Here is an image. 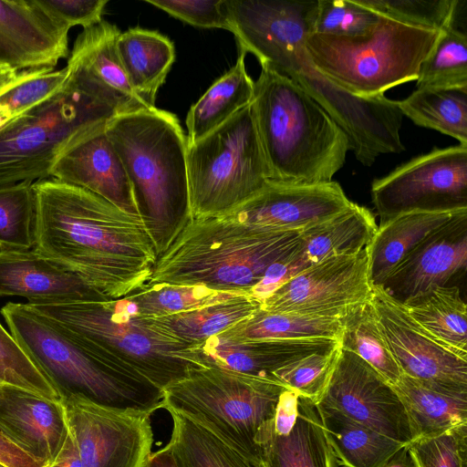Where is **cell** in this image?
<instances>
[{
	"label": "cell",
	"instance_id": "cell-1",
	"mask_svg": "<svg viewBox=\"0 0 467 467\" xmlns=\"http://www.w3.org/2000/svg\"><path fill=\"white\" fill-rule=\"evenodd\" d=\"M34 249L109 299L148 284L157 253L143 221L78 186L47 178L33 183Z\"/></svg>",
	"mask_w": 467,
	"mask_h": 467
},
{
	"label": "cell",
	"instance_id": "cell-2",
	"mask_svg": "<svg viewBox=\"0 0 467 467\" xmlns=\"http://www.w3.org/2000/svg\"><path fill=\"white\" fill-rule=\"evenodd\" d=\"M26 305L98 360L161 389L204 365L191 344L125 298Z\"/></svg>",
	"mask_w": 467,
	"mask_h": 467
},
{
	"label": "cell",
	"instance_id": "cell-3",
	"mask_svg": "<svg viewBox=\"0 0 467 467\" xmlns=\"http://www.w3.org/2000/svg\"><path fill=\"white\" fill-rule=\"evenodd\" d=\"M105 132L159 256L190 221L187 137L174 114L156 107L118 115Z\"/></svg>",
	"mask_w": 467,
	"mask_h": 467
},
{
	"label": "cell",
	"instance_id": "cell-4",
	"mask_svg": "<svg viewBox=\"0 0 467 467\" xmlns=\"http://www.w3.org/2000/svg\"><path fill=\"white\" fill-rule=\"evenodd\" d=\"M250 105L272 181L328 182L345 164L346 134L287 76L261 66Z\"/></svg>",
	"mask_w": 467,
	"mask_h": 467
},
{
	"label": "cell",
	"instance_id": "cell-5",
	"mask_svg": "<svg viewBox=\"0 0 467 467\" xmlns=\"http://www.w3.org/2000/svg\"><path fill=\"white\" fill-rule=\"evenodd\" d=\"M298 240L299 232L267 231L227 215L192 219L158 256L148 284L250 295Z\"/></svg>",
	"mask_w": 467,
	"mask_h": 467
},
{
	"label": "cell",
	"instance_id": "cell-6",
	"mask_svg": "<svg viewBox=\"0 0 467 467\" xmlns=\"http://www.w3.org/2000/svg\"><path fill=\"white\" fill-rule=\"evenodd\" d=\"M1 314L10 334L62 397L78 394L111 408L153 413L162 389L98 360L26 304L8 302Z\"/></svg>",
	"mask_w": 467,
	"mask_h": 467
},
{
	"label": "cell",
	"instance_id": "cell-7",
	"mask_svg": "<svg viewBox=\"0 0 467 467\" xmlns=\"http://www.w3.org/2000/svg\"><path fill=\"white\" fill-rule=\"evenodd\" d=\"M440 32L381 16L365 35L313 33L304 47L315 68L332 82L355 96L373 98L417 80L420 65L434 47Z\"/></svg>",
	"mask_w": 467,
	"mask_h": 467
},
{
	"label": "cell",
	"instance_id": "cell-8",
	"mask_svg": "<svg viewBox=\"0 0 467 467\" xmlns=\"http://www.w3.org/2000/svg\"><path fill=\"white\" fill-rule=\"evenodd\" d=\"M118 115L69 79L56 98L0 129V187L51 178L62 156Z\"/></svg>",
	"mask_w": 467,
	"mask_h": 467
},
{
	"label": "cell",
	"instance_id": "cell-9",
	"mask_svg": "<svg viewBox=\"0 0 467 467\" xmlns=\"http://www.w3.org/2000/svg\"><path fill=\"white\" fill-rule=\"evenodd\" d=\"M286 389L275 379L203 365L192 368L162 389V409L206 423L261 460L256 435L274 419L280 396Z\"/></svg>",
	"mask_w": 467,
	"mask_h": 467
},
{
	"label": "cell",
	"instance_id": "cell-10",
	"mask_svg": "<svg viewBox=\"0 0 467 467\" xmlns=\"http://www.w3.org/2000/svg\"><path fill=\"white\" fill-rule=\"evenodd\" d=\"M190 220L227 213L270 181L251 105L188 144Z\"/></svg>",
	"mask_w": 467,
	"mask_h": 467
},
{
	"label": "cell",
	"instance_id": "cell-11",
	"mask_svg": "<svg viewBox=\"0 0 467 467\" xmlns=\"http://www.w3.org/2000/svg\"><path fill=\"white\" fill-rule=\"evenodd\" d=\"M285 75L306 91L343 130L350 150L364 166H370L381 154L405 150L400 135L404 116L397 100L384 95L361 98L349 93L315 68L304 46Z\"/></svg>",
	"mask_w": 467,
	"mask_h": 467
},
{
	"label": "cell",
	"instance_id": "cell-12",
	"mask_svg": "<svg viewBox=\"0 0 467 467\" xmlns=\"http://www.w3.org/2000/svg\"><path fill=\"white\" fill-rule=\"evenodd\" d=\"M381 223L413 211L467 209V145L434 148L371 183Z\"/></svg>",
	"mask_w": 467,
	"mask_h": 467
},
{
	"label": "cell",
	"instance_id": "cell-13",
	"mask_svg": "<svg viewBox=\"0 0 467 467\" xmlns=\"http://www.w3.org/2000/svg\"><path fill=\"white\" fill-rule=\"evenodd\" d=\"M62 402L83 467H143L151 454V413L103 406L71 394Z\"/></svg>",
	"mask_w": 467,
	"mask_h": 467
},
{
	"label": "cell",
	"instance_id": "cell-14",
	"mask_svg": "<svg viewBox=\"0 0 467 467\" xmlns=\"http://www.w3.org/2000/svg\"><path fill=\"white\" fill-rule=\"evenodd\" d=\"M223 8L240 51L285 75L314 33L317 1L224 0Z\"/></svg>",
	"mask_w": 467,
	"mask_h": 467
},
{
	"label": "cell",
	"instance_id": "cell-15",
	"mask_svg": "<svg viewBox=\"0 0 467 467\" xmlns=\"http://www.w3.org/2000/svg\"><path fill=\"white\" fill-rule=\"evenodd\" d=\"M371 295L363 249L325 259L301 272L265 297L261 309L341 318Z\"/></svg>",
	"mask_w": 467,
	"mask_h": 467
},
{
	"label": "cell",
	"instance_id": "cell-16",
	"mask_svg": "<svg viewBox=\"0 0 467 467\" xmlns=\"http://www.w3.org/2000/svg\"><path fill=\"white\" fill-rule=\"evenodd\" d=\"M379 324L402 374L443 393L467 397V360L429 335L381 285H372Z\"/></svg>",
	"mask_w": 467,
	"mask_h": 467
},
{
	"label": "cell",
	"instance_id": "cell-17",
	"mask_svg": "<svg viewBox=\"0 0 467 467\" xmlns=\"http://www.w3.org/2000/svg\"><path fill=\"white\" fill-rule=\"evenodd\" d=\"M317 404L336 409L403 444L412 441L408 415L392 385L348 350L341 348L328 384Z\"/></svg>",
	"mask_w": 467,
	"mask_h": 467
},
{
	"label": "cell",
	"instance_id": "cell-18",
	"mask_svg": "<svg viewBox=\"0 0 467 467\" xmlns=\"http://www.w3.org/2000/svg\"><path fill=\"white\" fill-rule=\"evenodd\" d=\"M337 182L296 184L268 182L225 214L241 223L272 232H299L352 205Z\"/></svg>",
	"mask_w": 467,
	"mask_h": 467
},
{
	"label": "cell",
	"instance_id": "cell-19",
	"mask_svg": "<svg viewBox=\"0 0 467 467\" xmlns=\"http://www.w3.org/2000/svg\"><path fill=\"white\" fill-rule=\"evenodd\" d=\"M255 443L265 467H337L317 404L288 389Z\"/></svg>",
	"mask_w": 467,
	"mask_h": 467
},
{
	"label": "cell",
	"instance_id": "cell-20",
	"mask_svg": "<svg viewBox=\"0 0 467 467\" xmlns=\"http://www.w3.org/2000/svg\"><path fill=\"white\" fill-rule=\"evenodd\" d=\"M120 33L117 26L105 20L83 29L67 57L69 79L78 89L119 114L150 109L133 90L121 64L117 50Z\"/></svg>",
	"mask_w": 467,
	"mask_h": 467
},
{
	"label": "cell",
	"instance_id": "cell-21",
	"mask_svg": "<svg viewBox=\"0 0 467 467\" xmlns=\"http://www.w3.org/2000/svg\"><path fill=\"white\" fill-rule=\"evenodd\" d=\"M467 266V209L430 233L391 271L383 289L404 303L436 286L447 285Z\"/></svg>",
	"mask_w": 467,
	"mask_h": 467
},
{
	"label": "cell",
	"instance_id": "cell-22",
	"mask_svg": "<svg viewBox=\"0 0 467 467\" xmlns=\"http://www.w3.org/2000/svg\"><path fill=\"white\" fill-rule=\"evenodd\" d=\"M68 32L36 0H0V62L18 72L55 69L69 56Z\"/></svg>",
	"mask_w": 467,
	"mask_h": 467
},
{
	"label": "cell",
	"instance_id": "cell-23",
	"mask_svg": "<svg viewBox=\"0 0 467 467\" xmlns=\"http://www.w3.org/2000/svg\"><path fill=\"white\" fill-rule=\"evenodd\" d=\"M377 229L372 213L353 202L333 217L299 231L296 246L269 268L267 285L275 290L325 259L365 249Z\"/></svg>",
	"mask_w": 467,
	"mask_h": 467
},
{
	"label": "cell",
	"instance_id": "cell-24",
	"mask_svg": "<svg viewBox=\"0 0 467 467\" xmlns=\"http://www.w3.org/2000/svg\"><path fill=\"white\" fill-rule=\"evenodd\" d=\"M0 431L43 466L52 463L69 434L62 400L0 384Z\"/></svg>",
	"mask_w": 467,
	"mask_h": 467
},
{
	"label": "cell",
	"instance_id": "cell-25",
	"mask_svg": "<svg viewBox=\"0 0 467 467\" xmlns=\"http://www.w3.org/2000/svg\"><path fill=\"white\" fill-rule=\"evenodd\" d=\"M0 296L24 297L28 305L109 299L34 248L0 251Z\"/></svg>",
	"mask_w": 467,
	"mask_h": 467
},
{
	"label": "cell",
	"instance_id": "cell-26",
	"mask_svg": "<svg viewBox=\"0 0 467 467\" xmlns=\"http://www.w3.org/2000/svg\"><path fill=\"white\" fill-rule=\"evenodd\" d=\"M51 177L84 188L124 213L141 219L123 164L105 130L62 156Z\"/></svg>",
	"mask_w": 467,
	"mask_h": 467
},
{
	"label": "cell",
	"instance_id": "cell-27",
	"mask_svg": "<svg viewBox=\"0 0 467 467\" xmlns=\"http://www.w3.org/2000/svg\"><path fill=\"white\" fill-rule=\"evenodd\" d=\"M338 344L327 338L238 340L217 335L191 348L204 365L275 379V370L311 354L331 350Z\"/></svg>",
	"mask_w": 467,
	"mask_h": 467
},
{
	"label": "cell",
	"instance_id": "cell-28",
	"mask_svg": "<svg viewBox=\"0 0 467 467\" xmlns=\"http://www.w3.org/2000/svg\"><path fill=\"white\" fill-rule=\"evenodd\" d=\"M462 210L413 211L382 222L365 248L371 285H381L420 241Z\"/></svg>",
	"mask_w": 467,
	"mask_h": 467
},
{
	"label": "cell",
	"instance_id": "cell-29",
	"mask_svg": "<svg viewBox=\"0 0 467 467\" xmlns=\"http://www.w3.org/2000/svg\"><path fill=\"white\" fill-rule=\"evenodd\" d=\"M117 50L133 90L154 108L158 90L175 59L173 43L158 31L130 27L119 34Z\"/></svg>",
	"mask_w": 467,
	"mask_h": 467
},
{
	"label": "cell",
	"instance_id": "cell-30",
	"mask_svg": "<svg viewBox=\"0 0 467 467\" xmlns=\"http://www.w3.org/2000/svg\"><path fill=\"white\" fill-rule=\"evenodd\" d=\"M172 431L167 446L178 467H265L262 460L243 451L206 423L169 411Z\"/></svg>",
	"mask_w": 467,
	"mask_h": 467
},
{
	"label": "cell",
	"instance_id": "cell-31",
	"mask_svg": "<svg viewBox=\"0 0 467 467\" xmlns=\"http://www.w3.org/2000/svg\"><path fill=\"white\" fill-rule=\"evenodd\" d=\"M245 56L240 51L235 64L190 108L186 118L188 144L206 136L251 104L254 81L247 73Z\"/></svg>",
	"mask_w": 467,
	"mask_h": 467
},
{
	"label": "cell",
	"instance_id": "cell-32",
	"mask_svg": "<svg viewBox=\"0 0 467 467\" xmlns=\"http://www.w3.org/2000/svg\"><path fill=\"white\" fill-rule=\"evenodd\" d=\"M401 304L429 335L467 360V305L457 286H436Z\"/></svg>",
	"mask_w": 467,
	"mask_h": 467
},
{
	"label": "cell",
	"instance_id": "cell-33",
	"mask_svg": "<svg viewBox=\"0 0 467 467\" xmlns=\"http://www.w3.org/2000/svg\"><path fill=\"white\" fill-rule=\"evenodd\" d=\"M392 387L404 405L412 441L467 425V397L437 391L405 374Z\"/></svg>",
	"mask_w": 467,
	"mask_h": 467
},
{
	"label": "cell",
	"instance_id": "cell-34",
	"mask_svg": "<svg viewBox=\"0 0 467 467\" xmlns=\"http://www.w3.org/2000/svg\"><path fill=\"white\" fill-rule=\"evenodd\" d=\"M327 441L345 467H379L406 444L364 426L336 409L317 404Z\"/></svg>",
	"mask_w": 467,
	"mask_h": 467
},
{
	"label": "cell",
	"instance_id": "cell-35",
	"mask_svg": "<svg viewBox=\"0 0 467 467\" xmlns=\"http://www.w3.org/2000/svg\"><path fill=\"white\" fill-rule=\"evenodd\" d=\"M342 318L299 313H271L259 308L219 336L238 340L327 338L339 341Z\"/></svg>",
	"mask_w": 467,
	"mask_h": 467
},
{
	"label": "cell",
	"instance_id": "cell-36",
	"mask_svg": "<svg viewBox=\"0 0 467 467\" xmlns=\"http://www.w3.org/2000/svg\"><path fill=\"white\" fill-rule=\"evenodd\" d=\"M397 104L402 115L417 126L437 130L467 145V88H416Z\"/></svg>",
	"mask_w": 467,
	"mask_h": 467
},
{
	"label": "cell",
	"instance_id": "cell-37",
	"mask_svg": "<svg viewBox=\"0 0 467 467\" xmlns=\"http://www.w3.org/2000/svg\"><path fill=\"white\" fill-rule=\"evenodd\" d=\"M342 324L338 341L341 348L358 356L395 385L402 372L380 328L371 297L343 317Z\"/></svg>",
	"mask_w": 467,
	"mask_h": 467
},
{
	"label": "cell",
	"instance_id": "cell-38",
	"mask_svg": "<svg viewBox=\"0 0 467 467\" xmlns=\"http://www.w3.org/2000/svg\"><path fill=\"white\" fill-rule=\"evenodd\" d=\"M261 308V302L250 295H238L192 311L157 317L180 338L200 344L249 317Z\"/></svg>",
	"mask_w": 467,
	"mask_h": 467
},
{
	"label": "cell",
	"instance_id": "cell-39",
	"mask_svg": "<svg viewBox=\"0 0 467 467\" xmlns=\"http://www.w3.org/2000/svg\"><path fill=\"white\" fill-rule=\"evenodd\" d=\"M67 67L20 71L0 91V129L26 116L62 93L68 84Z\"/></svg>",
	"mask_w": 467,
	"mask_h": 467
},
{
	"label": "cell",
	"instance_id": "cell-40",
	"mask_svg": "<svg viewBox=\"0 0 467 467\" xmlns=\"http://www.w3.org/2000/svg\"><path fill=\"white\" fill-rule=\"evenodd\" d=\"M238 295L202 285L147 284L125 299L138 313L157 318L192 311Z\"/></svg>",
	"mask_w": 467,
	"mask_h": 467
},
{
	"label": "cell",
	"instance_id": "cell-41",
	"mask_svg": "<svg viewBox=\"0 0 467 467\" xmlns=\"http://www.w3.org/2000/svg\"><path fill=\"white\" fill-rule=\"evenodd\" d=\"M467 88V36L456 26L440 32L420 65L416 88Z\"/></svg>",
	"mask_w": 467,
	"mask_h": 467
},
{
	"label": "cell",
	"instance_id": "cell-42",
	"mask_svg": "<svg viewBox=\"0 0 467 467\" xmlns=\"http://www.w3.org/2000/svg\"><path fill=\"white\" fill-rule=\"evenodd\" d=\"M35 215L33 182L0 187V251L34 248Z\"/></svg>",
	"mask_w": 467,
	"mask_h": 467
},
{
	"label": "cell",
	"instance_id": "cell-43",
	"mask_svg": "<svg viewBox=\"0 0 467 467\" xmlns=\"http://www.w3.org/2000/svg\"><path fill=\"white\" fill-rule=\"evenodd\" d=\"M393 21L434 31L454 26L459 0H355Z\"/></svg>",
	"mask_w": 467,
	"mask_h": 467
},
{
	"label": "cell",
	"instance_id": "cell-44",
	"mask_svg": "<svg viewBox=\"0 0 467 467\" xmlns=\"http://www.w3.org/2000/svg\"><path fill=\"white\" fill-rule=\"evenodd\" d=\"M340 350L338 344L331 350L311 354L275 370L273 377L317 404L328 384Z\"/></svg>",
	"mask_w": 467,
	"mask_h": 467
},
{
	"label": "cell",
	"instance_id": "cell-45",
	"mask_svg": "<svg viewBox=\"0 0 467 467\" xmlns=\"http://www.w3.org/2000/svg\"><path fill=\"white\" fill-rule=\"evenodd\" d=\"M0 384L11 385L52 400L63 397L34 365L0 323Z\"/></svg>",
	"mask_w": 467,
	"mask_h": 467
},
{
	"label": "cell",
	"instance_id": "cell-46",
	"mask_svg": "<svg viewBox=\"0 0 467 467\" xmlns=\"http://www.w3.org/2000/svg\"><path fill=\"white\" fill-rule=\"evenodd\" d=\"M380 18L355 0H318L314 33L337 36H362L371 31Z\"/></svg>",
	"mask_w": 467,
	"mask_h": 467
},
{
	"label": "cell",
	"instance_id": "cell-47",
	"mask_svg": "<svg viewBox=\"0 0 467 467\" xmlns=\"http://www.w3.org/2000/svg\"><path fill=\"white\" fill-rule=\"evenodd\" d=\"M407 448L415 467H467V425L414 440Z\"/></svg>",
	"mask_w": 467,
	"mask_h": 467
},
{
	"label": "cell",
	"instance_id": "cell-48",
	"mask_svg": "<svg viewBox=\"0 0 467 467\" xmlns=\"http://www.w3.org/2000/svg\"><path fill=\"white\" fill-rule=\"evenodd\" d=\"M170 16L201 28H220L231 32L224 0H145Z\"/></svg>",
	"mask_w": 467,
	"mask_h": 467
},
{
	"label": "cell",
	"instance_id": "cell-49",
	"mask_svg": "<svg viewBox=\"0 0 467 467\" xmlns=\"http://www.w3.org/2000/svg\"><path fill=\"white\" fill-rule=\"evenodd\" d=\"M38 5L67 28L83 29L99 24L108 0H36Z\"/></svg>",
	"mask_w": 467,
	"mask_h": 467
},
{
	"label": "cell",
	"instance_id": "cell-50",
	"mask_svg": "<svg viewBox=\"0 0 467 467\" xmlns=\"http://www.w3.org/2000/svg\"><path fill=\"white\" fill-rule=\"evenodd\" d=\"M0 463L5 467H44L8 440L0 431Z\"/></svg>",
	"mask_w": 467,
	"mask_h": 467
},
{
	"label": "cell",
	"instance_id": "cell-51",
	"mask_svg": "<svg viewBox=\"0 0 467 467\" xmlns=\"http://www.w3.org/2000/svg\"><path fill=\"white\" fill-rule=\"evenodd\" d=\"M44 467H83L77 443L70 431L56 460Z\"/></svg>",
	"mask_w": 467,
	"mask_h": 467
},
{
	"label": "cell",
	"instance_id": "cell-52",
	"mask_svg": "<svg viewBox=\"0 0 467 467\" xmlns=\"http://www.w3.org/2000/svg\"><path fill=\"white\" fill-rule=\"evenodd\" d=\"M143 467H178V465L171 451L166 445L151 453Z\"/></svg>",
	"mask_w": 467,
	"mask_h": 467
},
{
	"label": "cell",
	"instance_id": "cell-53",
	"mask_svg": "<svg viewBox=\"0 0 467 467\" xmlns=\"http://www.w3.org/2000/svg\"><path fill=\"white\" fill-rule=\"evenodd\" d=\"M379 467H415V465L405 445Z\"/></svg>",
	"mask_w": 467,
	"mask_h": 467
},
{
	"label": "cell",
	"instance_id": "cell-54",
	"mask_svg": "<svg viewBox=\"0 0 467 467\" xmlns=\"http://www.w3.org/2000/svg\"><path fill=\"white\" fill-rule=\"evenodd\" d=\"M20 72L0 62V91L13 83Z\"/></svg>",
	"mask_w": 467,
	"mask_h": 467
},
{
	"label": "cell",
	"instance_id": "cell-55",
	"mask_svg": "<svg viewBox=\"0 0 467 467\" xmlns=\"http://www.w3.org/2000/svg\"><path fill=\"white\" fill-rule=\"evenodd\" d=\"M0 467H5V466H4L3 464L0 463Z\"/></svg>",
	"mask_w": 467,
	"mask_h": 467
}]
</instances>
